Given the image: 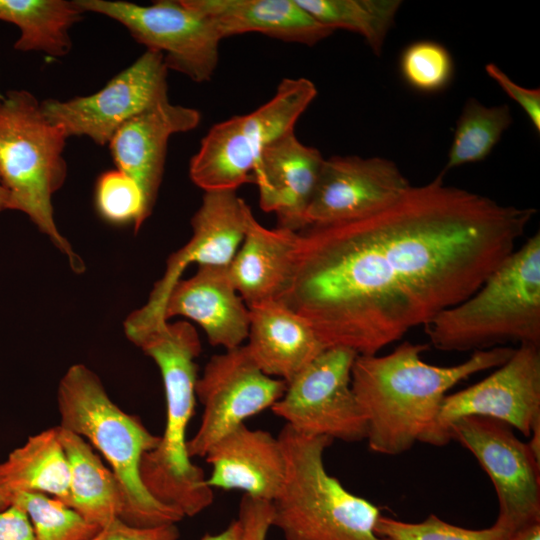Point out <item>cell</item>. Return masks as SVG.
Here are the masks:
<instances>
[{"mask_svg": "<svg viewBox=\"0 0 540 540\" xmlns=\"http://www.w3.org/2000/svg\"><path fill=\"white\" fill-rule=\"evenodd\" d=\"M440 172L368 215L298 232L281 302L326 348L377 354L471 296L536 214L446 185Z\"/></svg>", "mask_w": 540, "mask_h": 540, "instance_id": "cell-1", "label": "cell"}, {"mask_svg": "<svg viewBox=\"0 0 540 540\" xmlns=\"http://www.w3.org/2000/svg\"><path fill=\"white\" fill-rule=\"evenodd\" d=\"M428 347L403 342L386 355L355 358L351 387L371 451L395 456L417 442L430 444L447 392L471 375L499 367L514 351L507 346L478 350L460 364L436 366L421 358Z\"/></svg>", "mask_w": 540, "mask_h": 540, "instance_id": "cell-2", "label": "cell"}, {"mask_svg": "<svg viewBox=\"0 0 540 540\" xmlns=\"http://www.w3.org/2000/svg\"><path fill=\"white\" fill-rule=\"evenodd\" d=\"M134 344L158 366L166 400L164 432L158 445L142 457L141 480L157 501L184 517L195 516L214 500L203 469L192 462L187 449L198 379L195 359L201 352L198 333L186 321L166 322Z\"/></svg>", "mask_w": 540, "mask_h": 540, "instance_id": "cell-3", "label": "cell"}, {"mask_svg": "<svg viewBox=\"0 0 540 540\" xmlns=\"http://www.w3.org/2000/svg\"><path fill=\"white\" fill-rule=\"evenodd\" d=\"M57 407L58 426L85 439L110 464L123 495L122 521L135 527H154L176 524L184 518L157 501L140 477L142 457L158 445L160 436L114 403L91 369L83 364L68 368L59 382Z\"/></svg>", "mask_w": 540, "mask_h": 540, "instance_id": "cell-4", "label": "cell"}, {"mask_svg": "<svg viewBox=\"0 0 540 540\" xmlns=\"http://www.w3.org/2000/svg\"><path fill=\"white\" fill-rule=\"evenodd\" d=\"M424 327L430 344L447 352L507 342L540 346V232L515 249L471 296Z\"/></svg>", "mask_w": 540, "mask_h": 540, "instance_id": "cell-5", "label": "cell"}, {"mask_svg": "<svg viewBox=\"0 0 540 540\" xmlns=\"http://www.w3.org/2000/svg\"><path fill=\"white\" fill-rule=\"evenodd\" d=\"M277 437L285 475L271 501L272 527L285 540H389L375 531L379 508L348 491L326 470L324 452L332 439L305 435L287 425Z\"/></svg>", "mask_w": 540, "mask_h": 540, "instance_id": "cell-6", "label": "cell"}, {"mask_svg": "<svg viewBox=\"0 0 540 540\" xmlns=\"http://www.w3.org/2000/svg\"><path fill=\"white\" fill-rule=\"evenodd\" d=\"M68 137L43 114L26 90H10L0 103V176L10 193V210L26 214L69 259L76 272L81 258L59 232L52 197L65 182L63 151Z\"/></svg>", "mask_w": 540, "mask_h": 540, "instance_id": "cell-7", "label": "cell"}, {"mask_svg": "<svg viewBox=\"0 0 540 540\" xmlns=\"http://www.w3.org/2000/svg\"><path fill=\"white\" fill-rule=\"evenodd\" d=\"M316 95L311 80L284 78L272 98L256 110L213 125L190 160L192 182L210 192L236 191L253 181V170L262 150L294 131Z\"/></svg>", "mask_w": 540, "mask_h": 540, "instance_id": "cell-8", "label": "cell"}, {"mask_svg": "<svg viewBox=\"0 0 540 540\" xmlns=\"http://www.w3.org/2000/svg\"><path fill=\"white\" fill-rule=\"evenodd\" d=\"M73 3L82 13L101 14L121 23L146 50L161 53L168 70L196 83L213 77L222 39L211 22L184 0H158L150 5L118 0Z\"/></svg>", "mask_w": 540, "mask_h": 540, "instance_id": "cell-9", "label": "cell"}, {"mask_svg": "<svg viewBox=\"0 0 540 540\" xmlns=\"http://www.w3.org/2000/svg\"><path fill=\"white\" fill-rule=\"evenodd\" d=\"M357 353L329 347L292 380L271 407L296 432L344 442L366 438V423L351 387Z\"/></svg>", "mask_w": 540, "mask_h": 540, "instance_id": "cell-10", "label": "cell"}, {"mask_svg": "<svg viewBox=\"0 0 540 540\" xmlns=\"http://www.w3.org/2000/svg\"><path fill=\"white\" fill-rule=\"evenodd\" d=\"M478 461L495 489L499 513L495 525L508 534L540 522V460L508 424L482 416H467L449 427Z\"/></svg>", "mask_w": 540, "mask_h": 540, "instance_id": "cell-11", "label": "cell"}, {"mask_svg": "<svg viewBox=\"0 0 540 540\" xmlns=\"http://www.w3.org/2000/svg\"><path fill=\"white\" fill-rule=\"evenodd\" d=\"M167 72L162 54L146 50L99 91L64 101L43 100L41 110L67 137L86 136L105 145L127 120L169 100Z\"/></svg>", "mask_w": 540, "mask_h": 540, "instance_id": "cell-12", "label": "cell"}, {"mask_svg": "<svg viewBox=\"0 0 540 540\" xmlns=\"http://www.w3.org/2000/svg\"><path fill=\"white\" fill-rule=\"evenodd\" d=\"M285 389V381L260 370L246 345L213 355L196 382L203 412L199 428L187 442L189 456L204 458L224 435L271 408Z\"/></svg>", "mask_w": 540, "mask_h": 540, "instance_id": "cell-13", "label": "cell"}, {"mask_svg": "<svg viewBox=\"0 0 540 540\" xmlns=\"http://www.w3.org/2000/svg\"><path fill=\"white\" fill-rule=\"evenodd\" d=\"M249 208L236 191L204 192L201 205L191 219L192 237L168 258L165 272L147 302L124 322L130 341L167 322L163 319L166 297L189 265L230 264L243 241Z\"/></svg>", "mask_w": 540, "mask_h": 540, "instance_id": "cell-14", "label": "cell"}, {"mask_svg": "<svg viewBox=\"0 0 540 540\" xmlns=\"http://www.w3.org/2000/svg\"><path fill=\"white\" fill-rule=\"evenodd\" d=\"M467 416L504 422L529 437L540 423V346L519 344L508 360L489 376L447 394L430 445H446L451 441V424Z\"/></svg>", "mask_w": 540, "mask_h": 540, "instance_id": "cell-15", "label": "cell"}, {"mask_svg": "<svg viewBox=\"0 0 540 540\" xmlns=\"http://www.w3.org/2000/svg\"><path fill=\"white\" fill-rule=\"evenodd\" d=\"M412 185L383 157L332 156L324 160L306 212V224L359 218L388 205Z\"/></svg>", "mask_w": 540, "mask_h": 540, "instance_id": "cell-16", "label": "cell"}, {"mask_svg": "<svg viewBox=\"0 0 540 540\" xmlns=\"http://www.w3.org/2000/svg\"><path fill=\"white\" fill-rule=\"evenodd\" d=\"M200 120L197 109L166 100L127 120L109 141L117 169L142 190L147 218L158 196L170 137L195 129Z\"/></svg>", "mask_w": 540, "mask_h": 540, "instance_id": "cell-17", "label": "cell"}, {"mask_svg": "<svg viewBox=\"0 0 540 540\" xmlns=\"http://www.w3.org/2000/svg\"><path fill=\"white\" fill-rule=\"evenodd\" d=\"M324 160L318 149L303 144L294 131L262 150L253 181L258 186L260 208L276 215L278 227L296 232L307 227L306 212Z\"/></svg>", "mask_w": 540, "mask_h": 540, "instance_id": "cell-18", "label": "cell"}, {"mask_svg": "<svg viewBox=\"0 0 540 540\" xmlns=\"http://www.w3.org/2000/svg\"><path fill=\"white\" fill-rule=\"evenodd\" d=\"M175 316L197 323L209 343L224 350L241 346L248 336L249 308L236 291L227 266H198L192 277L178 280L163 306L165 321Z\"/></svg>", "mask_w": 540, "mask_h": 540, "instance_id": "cell-19", "label": "cell"}, {"mask_svg": "<svg viewBox=\"0 0 540 540\" xmlns=\"http://www.w3.org/2000/svg\"><path fill=\"white\" fill-rule=\"evenodd\" d=\"M211 471L212 489L240 490L271 502L285 475V460L278 437L242 424L215 442L204 456Z\"/></svg>", "mask_w": 540, "mask_h": 540, "instance_id": "cell-20", "label": "cell"}, {"mask_svg": "<svg viewBox=\"0 0 540 540\" xmlns=\"http://www.w3.org/2000/svg\"><path fill=\"white\" fill-rule=\"evenodd\" d=\"M298 237L296 231L263 226L248 209L243 241L227 266L247 307L283 295L294 271Z\"/></svg>", "mask_w": 540, "mask_h": 540, "instance_id": "cell-21", "label": "cell"}, {"mask_svg": "<svg viewBox=\"0 0 540 540\" xmlns=\"http://www.w3.org/2000/svg\"><path fill=\"white\" fill-rule=\"evenodd\" d=\"M248 308L246 347L266 375L287 383L326 349L311 325L280 300Z\"/></svg>", "mask_w": 540, "mask_h": 540, "instance_id": "cell-22", "label": "cell"}, {"mask_svg": "<svg viewBox=\"0 0 540 540\" xmlns=\"http://www.w3.org/2000/svg\"><path fill=\"white\" fill-rule=\"evenodd\" d=\"M204 15L221 39L260 33L291 43L313 46L333 34L297 0H184Z\"/></svg>", "mask_w": 540, "mask_h": 540, "instance_id": "cell-23", "label": "cell"}, {"mask_svg": "<svg viewBox=\"0 0 540 540\" xmlns=\"http://www.w3.org/2000/svg\"><path fill=\"white\" fill-rule=\"evenodd\" d=\"M57 428L70 471L68 506L100 527L120 519L123 495L111 469L103 464L85 439Z\"/></svg>", "mask_w": 540, "mask_h": 540, "instance_id": "cell-24", "label": "cell"}, {"mask_svg": "<svg viewBox=\"0 0 540 540\" xmlns=\"http://www.w3.org/2000/svg\"><path fill=\"white\" fill-rule=\"evenodd\" d=\"M1 464L14 494L42 493L69 504V464L57 426L30 436Z\"/></svg>", "mask_w": 540, "mask_h": 540, "instance_id": "cell-25", "label": "cell"}, {"mask_svg": "<svg viewBox=\"0 0 540 540\" xmlns=\"http://www.w3.org/2000/svg\"><path fill=\"white\" fill-rule=\"evenodd\" d=\"M73 1L0 0V20L17 26L14 49L62 57L72 47L71 27L82 18Z\"/></svg>", "mask_w": 540, "mask_h": 540, "instance_id": "cell-26", "label": "cell"}, {"mask_svg": "<svg viewBox=\"0 0 540 540\" xmlns=\"http://www.w3.org/2000/svg\"><path fill=\"white\" fill-rule=\"evenodd\" d=\"M317 21L335 31L344 29L362 36L380 55L401 6L399 0H297Z\"/></svg>", "mask_w": 540, "mask_h": 540, "instance_id": "cell-27", "label": "cell"}, {"mask_svg": "<svg viewBox=\"0 0 540 540\" xmlns=\"http://www.w3.org/2000/svg\"><path fill=\"white\" fill-rule=\"evenodd\" d=\"M511 124L507 104L485 106L474 98L467 100L457 120L442 173L485 159Z\"/></svg>", "mask_w": 540, "mask_h": 540, "instance_id": "cell-28", "label": "cell"}, {"mask_svg": "<svg viewBox=\"0 0 540 540\" xmlns=\"http://www.w3.org/2000/svg\"><path fill=\"white\" fill-rule=\"evenodd\" d=\"M12 503L26 511L36 540H90L101 529L67 504L42 493L18 492Z\"/></svg>", "mask_w": 540, "mask_h": 540, "instance_id": "cell-29", "label": "cell"}, {"mask_svg": "<svg viewBox=\"0 0 540 540\" xmlns=\"http://www.w3.org/2000/svg\"><path fill=\"white\" fill-rule=\"evenodd\" d=\"M375 531L389 540H506L509 535L495 524L484 529H468L445 522L435 514L416 523L380 515Z\"/></svg>", "mask_w": 540, "mask_h": 540, "instance_id": "cell-30", "label": "cell"}, {"mask_svg": "<svg viewBox=\"0 0 540 540\" xmlns=\"http://www.w3.org/2000/svg\"><path fill=\"white\" fill-rule=\"evenodd\" d=\"M96 205L107 221H133L135 231H138L147 219L141 188L130 176L118 169L107 171L99 177Z\"/></svg>", "mask_w": 540, "mask_h": 540, "instance_id": "cell-31", "label": "cell"}, {"mask_svg": "<svg viewBox=\"0 0 540 540\" xmlns=\"http://www.w3.org/2000/svg\"><path fill=\"white\" fill-rule=\"evenodd\" d=\"M453 68L449 51L433 41L410 44L400 59L403 78L422 92H436L446 87L452 78Z\"/></svg>", "mask_w": 540, "mask_h": 540, "instance_id": "cell-32", "label": "cell"}, {"mask_svg": "<svg viewBox=\"0 0 540 540\" xmlns=\"http://www.w3.org/2000/svg\"><path fill=\"white\" fill-rule=\"evenodd\" d=\"M240 540H266L272 527L271 502L244 495L238 510Z\"/></svg>", "mask_w": 540, "mask_h": 540, "instance_id": "cell-33", "label": "cell"}, {"mask_svg": "<svg viewBox=\"0 0 540 540\" xmlns=\"http://www.w3.org/2000/svg\"><path fill=\"white\" fill-rule=\"evenodd\" d=\"M179 536L176 524L135 527L116 518L101 527L90 540H178Z\"/></svg>", "mask_w": 540, "mask_h": 540, "instance_id": "cell-34", "label": "cell"}, {"mask_svg": "<svg viewBox=\"0 0 540 540\" xmlns=\"http://www.w3.org/2000/svg\"><path fill=\"white\" fill-rule=\"evenodd\" d=\"M485 70L488 76L524 110L534 129L540 132V90L518 85L494 63H488Z\"/></svg>", "mask_w": 540, "mask_h": 540, "instance_id": "cell-35", "label": "cell"}, {"mask_svg": "<svg viewBox=\"0 0 540 540\" xmlns=\"http://www.w3.org/2000/svg\"><path fill=\"white\" fill-rule=\"evenodd\" d=\"M0 540H36L26 511L17 503L0 511Z\"/></svg>", "mask_w": 540, "mask_h": 540, "instance_id": "cell-36", "label": "cell"}, {"mask_svg": "<svg viewBox=\"0 0 540 540\" xmlns=\"http://www.w3.org/2000/svg\"><path fill=\"white\" fill-rule=\"evenodd\" d=\"M240 535L241 524L236 518L223 531L216 534L206 533L200 540H240Z\"/></svg>", "mask_w": 540, "mask_h": 540, "instance_id": "cell-37", "label": "cell"}, {"mask_svg": "<svg viewBox=\"0 0 540 540\" xmlns=\"http://www.w3.org/2000/svg\"><path fill=\"white\" fill-rule=\"evenodd\" d=\"M506 540H540V522L523 526L511 532Z\"/></svg>", "mask_w": 540, "mask_h": 540, "instance_id": "cell-38", "label": "cell"}, {"mask_svg": "<svg viewBox=\"0 0 540 540\" xmlns=\"http://www.w3.org/2000/svg\"><path fill=\"white\" fill-rule=\"evenodd\" d=\"M13 497L14 493L6 481L2 464L0 463V511L12 503Z\"/></svg>", "mask_w": 540, "mask_h": 540, "instance_id": "cell-39", "label": "cell"}, {"mask_svg": "<svg viewBox=\"0 0 540 540\" xmlns=\"http://www.w3.org/2000/svg\"><path fill=\"white\" fill-rule=\"evenodd\" d=\"M10 210V193L0 176V212Z\"/></svg>", "mask_w": 540, "mask_h": 540, "instance_id": "cell-40", "label": "cell"}, {"mask_svg": "<svg viewBox=\"0 0 540 540\" xmlns=\"http://www.w3.org/2000/svg\"><path fill=\"white\" fill-rule=\"evenodd\" d=\"M2 99H3V97L0 95V103H1Z\"/></svg>", "mask_w": 540, "mask_h": 540, "instance_id": "cell-41", "label": "cell"}]
</instances>
